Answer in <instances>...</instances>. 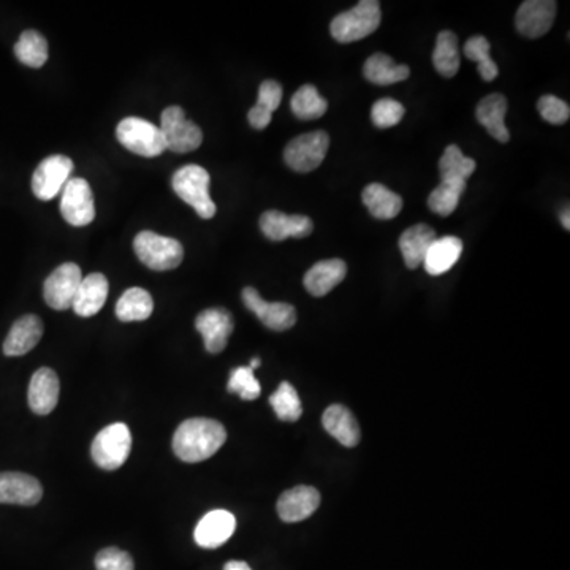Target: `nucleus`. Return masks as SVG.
Returning <instances> with one entry per match:
<instances>
[{
	"label": "nucleus",
	"mask_w": 570,
	"mask_h": 570,
	"mask_svg": "<svg viewBox=\"0 0 570 570\" xmlns=\"http://www.w3.org/2000/svg\"><path fill=\"white\" fill-rule=\"evenodd\" d=\"M322 423L328 434L344 447H355L360 442V426L347 407L341 404L328 407L327 411L323 412Z\"/></svg>",
	"instance_id": "25"
},
{
	"label": "nucleus",
	"mask_w": 570,
	"mask_h": 570,
	"mask_svg": "<svg viewBox=\"0 0 570 570\" xmlns=\"http://www.w3.org/2000/svg\"><path fill=\"white\" fill-rule=\"evenodd\" d=\"M282 102V86L278 81L266 80L260 84L259 100L257 105L271 114L278 110Z\"/></svg>",
	"instance_id": "41"
},
{
	"label": "nucleus",
	"mask_w": 570,
	"mask_h": 570,
	"mask_svg": "<svg viewBox=\"0 0 570 570\" xmlns=\"http://www.w3.org/2000/svg\"><path fill=\"white\" fill-rule=\"evenodd\" d=\"M224 570H252L249 564L243 563V561H230V563L225 564Z\"/></svg>",
	"instance_id": "43"
},
{
	"label": "nucleus",
	"mask_w": 570,
	"mask_h": 570,
	"mask_svg": "<svg viewBox=\"0 0 570 570\" xmlns=\"http://www.w3.org/2000/svg\"><path fill=\"white\" fill-rule=\"evenodd\" d=\"M97 570H133V559L127 551L116 547L105 548L95 556Z\"/></svg>",
	"instance_id": "40"
},
{
	"label": "nucleus",
	"mask_w": 570,
	"mask_h": 570,
	"mask_svg": "<svg viewBox=\"0 0 570 570\" xmlns=\"http://www.w3.org/2000/svg\"><path fill=\"white\" fill-rule=\"evenodd\" d=\"M436 240V232L430 225L417 224L407 228L399 238V249L403 252L407 268L415 270L422 265L426 252Z\"/></svg>",
	"instance_id": "26"
},
{
	"label": "nucleus",
	"mask_w": 570,
	"mask_h": 570,
	"mask_svg": "<svg viewBox=\"0 0 570 570\" xmlns=\"http://www.w3.org/2000/svg\"><path fill=\"white\" fill-rule=\"evenodd\" d=\"M243 301L249 311L262 320L265 327L274 331H285L297 322V311L289 303H268L260 297L254 287L243 290Z\"/></svg>",
	"instance_id": "13"
},
{
	"label": "nucleus",
	"mask_w": 570,
	"mask_h": 570,
	"mask_svg": "<svg viewBox=\"0 0 570 570\" xmlns=\"http://www.w3.org/2000/svg\"><path fill=\"white\" fill-rule=\"evenodd\" d=\"M208 171L200 165H186L179 168L171 179V186L181 200L192 206L202 219H213L216 216V203L209 195Z\"/></svg>",
	"instance_id": "2"
},
{
	"label": "nucleus",
	"mask_w": 570,
	"mask_h": 570,
	"mask_svg": "<svg viewBox=\"0 0 570 570\" xmlns=\"http://www.w3.org/2000/svg\"><path fill=\"white\" fill-rule=\"evenodd\" d=\"M227 431L211 418H189L181 423L173 436V452L184 463H200L222 449Z\"/></svg>",
	"instance_id": "1"
},
{
	"label": "nucleus",
	"mask_w": 570,
	"mask_h": 570,
	"mask_svg": "<svg viewBox=\"0 0 570 570\" xmlns=\"http://www.w3.org/2000/svg\"><path fill=\"white\" fill-rule=\"evenodd\" d=\"M433 64L445 78H452L460 70V48L458 37L453 32L442 31L437 35L434 46Z\"/></svg>",
	"instance_id": "30"
},
{
	"label": "nucleus",
	"mask_w": 570,
	"mask_h": 570,
	"mask_svg": "<svg viewBox=\"0 0 570 570\" xmlns=\"http://www.w3.org/2000/svg\"><path fill=\"white\" fill-rule=\"evenodd\" d=\"M247 118H249V124H251L254 129L263 130L270 126L273 114H271L270 111L263 110L259 105H255V107H252L251 111H249Z\"/></svg>",
	"instance_id": "42"
},
{
	"label": "nucleus",
	"mask_w": 570,
	"mask_h": 570,
	"mask_svg": "<svg viewBox=\"0 0 570 570\" xmlns=\"http://www.w3.org/2000/svg\"><path fill=\"white\" fill-rule=\"evenodd\" d=\"M461 254H463V241L460 238H456V236L437 238L431 244L430 249L426 252L425 260H423L426 273L431 274V276H441V274L447 273L460 260Z\"/></svg>",
	"instance_id": "24"
},
{
	"label": "nucleus",
	"mask_w": 570,
	"mask_h": 570,
	"mask_svg": "<svg viewBox=\"0 0 570 570\" xmlns=\"http://www.w3.org/2000/svg\"><path fill=\"white\" fill-rule=\"evenodd\" d=\"M116 138L124 148L141 157H157L167 151L159 127L141 118H126L116 127Z\"/></svg>",
	"instance_id": "6"
},
{
	"label": "nucleus",
	"mask_w": 570,
	"mask_h": 570,
	"mask_svg": "<svg viewBox=\"0 0 570 570\" xmlns=\"http://www.w3.org/2000/svg\"><path fill=\"white\" fill-rule=\"evenodd\" d=\"M59 392L61 384L53 369L40 368L35 371L27 392V401L32 412L37 415L51 414L59 401Z\"/></svg>",
	"instance_id": "18"
},
{
	"label": "nucleus",
	"mask_w": 570,
	"mask_h": 570,
	"mask_svg": "<svg viewBox=\"0 0 570 570\" xmlns=\"http://www.w3.org/2000/svg\"><path fill=\"white\" fill-rule=\"evenodd\" d=\"M556 7L553 0H526L515 16L518 32L528 38L544 37L555 23Z\"/></svg>",
	"instance_id": "14"
},
{
	"label": "nucleus",
	"mask_w": 570,
	"mask_h": 570,
	"mask_svg": "<svg viewBox=\"0 0 570 570\" xmlns=\"http://www.w3.org/2000/svg\"><path fill=\"white\" fill-rule=\"evenodd\" d=\"M365 78L373 84L387 86V84L399 83L411 75V70L407 65H396L392 57L387 54L377 53L369 57L363 67Z\"/></svg>",
	"instance_id": "28"
},
{
	"label": "nucleus",
	"mask_w": 570,
	"mask_h": 570,
	"mask_svg": "<svg viewBox=\"0 0 570 570\" xmlns=\"http://www.w3.org/2000/svg\"><path fill=\"white\" fill-rule=\"evenodd\" d=\"M132 449V434L124 423L103 428L91 445L92 460L105 471H114L126 463Z\"/></svg>",
	"instance_id": "5"
},
{
	"label": "nucleus",
	"mask_w": 570,
	"mask_h": 570,
	"mask_svg": "<svg viewBox=\"0 0 570 570\" xmlns=\"http://www.w3.org/2000/svg\"><path fill=\"white\" fill-rule=\"evenodd\" d=\"M227 388L228 392L236 393L244 401H254L262 393L259 380L255 379L254 371L249 366L233 369Z\"/></svg>",
	"instance_id": "37"
},
{
	"label": "nucleus",
	"mask_w": 570,
	"mask_h": 570,
	"mask_svg": "<svg viewBox=\"0 0 570 570\" xmlns=\"http://www.w3.org/2000/svg\"><path fill=\"white\" fill-rule=\"evenodd\" d=\"M43 496L42 483L23 472H0V504L35 506Z\"/></svg>",
	"instance_id": "15"
},
{
	"label": "nucleus",
	"mask_w": 570,
	"mask_h": 570,
	"mask_svg": "<svg viewBox=\"0 0 570 570\" xmlns=\"http://www.w3.org/2000/svg\"><path fill=\"white\" fill-rule=\"evenodd\" d=\"M270 404L282 422H297L303 414L300 396L289 382H282L278 390L271 395Z\"/></svg>",
	"instance_id": "35"
},
{
	"label": "nucleus",
	"mask_w": 570,
	"mask_h": 570,
	"mask_svg": "<svg viewBox=\"0 0 570 570\" xmlns=\"http://www.w3.org/2000/svg\"><path fill=\"white\" fill-rule=\"evenodd\" d=\"M537 110L545 121L555 124V126L566 124L570 118L569 105L555 95H544L542 99H539Z\"/></svg>",
	"instance_id": "39"
},
{
	"label": "nucleus",
	"mask_w": 570,
	"mask_h": 570,
	"mask_svg": "<svg viewBox=\"0 0 570 570\" xmlns=\"http://www.w3.org/2000/svg\"><path fill=\"white\" fill-rule=\"evenodd\" d=\"M507 100L502 94L487 95L480 100L475 110L477 121L488 130L491 137L507 143L510 140L509 129L506 127Z\"/></svg>",
	"instance_id": "23"
},
{
	"label": "nucleus",
	"mask_w": 570,
	"mask_h": 570,
	"mask_svg": "<svg viewBox=\"0 0 570 570\" xmlns=\"http://www.w3.org/2000/svg\"><path fill=\"white\" fill-rule=\"evenodd\" d=\"M320 504V494L316 488L295 487L281 494L278 501V513L285 523H297L306 520L316 512Z\"/></svg>",
	"instance_id": "19"
},
{
	"label": "nucleus",
	"mask_w": 570,
	"mask_h": 570,
	"mask_svg": "<svg viewBox=\"0 0 570 570\" xmlns=\"http://www.w3.org/2000/svg\"><path fill=\"white\" fill-rule=\"evenodd\" d=\"M490 42L483 35L469 38L464 45V54L469 61L479 64V73L485 81H493L498 76V65L494 64L490 56Z\"/></svg>",
	"instance_id": "36"
},
{
	"label": "nucleus",
	"mask_w": 570,
	"mask_h": 570,
	"mask_svg": "<svg viewBox=\"0 0 570 570\" xmlns=\"http://www.w3.org/2000/svg\"><path fill=\"white\" fill-rule=\"evenodd\" d=\"M15 54L19 62L31 69H40L48 61V42L37 31H26L21 34L15 45Z\"/></svg>",
	"instance_id": "33"
},
{
	"label": "nucleus",
	"mask_w": 570,
	"mask_h": 570,
	"mask_svg": "<svg viewBox=\"0 0 570 570\" xmlns=\"http://www.w3.org/2000/svg\"><path fill=\"white\" fill-rule=\"evenodd\" d=\"M195 328L202 335L206 350L209 354H221L227 347L228 338L233 333L235 323L227 309H205L198 314L195 320Z\"/></svg>",
	"instance_id": "12"
},
{
	"label": "nucleus",
	"mask_w": 570,
	"mask_h": 570,
	"mask_svg": "<svg viewBox=\"0 0 570 570\" xmlns=\"http://www.w3.org/2000/svg\"><path fill=\"white\" fill-rule=\"evenodd\" d=\"M259 366H260L259 358H252L251 365H249V368H251L252 371H254V369L259 368Z\"/></svg>",
	"instance_id": "45"
},
{
	"label": "nucleus",
	"mask_w": 570,
	"mask_h": 570,
	"mask_svg": "<svg viewBox=\"0 0 570 570\" xmlns=\"http://www.w3.org/2000/svg\"><path fill=\"white\" fill-rule=\"evenodd\" d=\"M475 160L464 156L463 151L456 145L447 146L441 160H439V173L441 179H463L468 181L475 171Z\"/></svg>",
	"instance_id": "34"
},
{
	"label": "nucleus",
	"mask_w": 570,
	"mask_h": 570,
	"mask_svg": "<svg viewBox=\"0 0 570 570\" xmlns=\"http://www.w3.org/2000/svg\"><path fill=\"white\" fill-rule=\"evenodd\" d=\"M154 301L148 290L132 287L122 293L116 304V317L121 322H141L151 317Z\"/></svg>",
	"instance_id": "29"
},
{
	"label": "nucleus",
	"mask_w": 570,
	"mask_h": 570,
	"mask_svg": "<svg viewBox=\"0 0 570 570\" xmlns=\"http://www.w3.org/2000/svg\"><path fill=\"white\" fill-rule=\"evenodd\" d=\"M43 336V322L34 314H27L13 323L4 342L7 357H21L31 352Z\"/></svg>",
	"instance_id": "21"
},
{
	"label": "nucleus",
	"mask_w": 570,
	"mask_h": 570,
	"mask_svg": "<svg viewBox=\"0 0 570 570\" xmlns=\"http://www.w3.org/2000/svg\"><path fill=\"white\" fill-rule=\"evenodd\" d=\"M363 203L369 209V213L373 214L379 221H390L395 219L401 209H403V200L398 194L387 189L384 184H369L363 190Z\"/></svg>",
	"instance_id": "27"
},
{
	"label": "nucleus",
	"mask_w": 570,
	"mask_h": 570,
	"mask_svg": "<svg viewBox=\"0 0 570 570\" xmlns=\"http://www.w3.org/2000/svg\"><path fill=\"white\" fill-rule=\"evenodd\" d=\"M72 171L73 162L69 157L61 156V154L46 157L32 176V190H34L35 197L43 202L53 200L61 194Z\"/></svg>",
	"instance_id": "10"
},
{
	"label": "nucleus",
	"mask_w": 570,
	"mask_h": 570,
	"mask_svg": "<svg viewBox=\"0 0 570 570\" xmlns=\"http://www.w3.org/2000/svg\"><path fill=\"white\" fill-rule=\"evenodd\" d=\"M347 265L344 260L330 259L317 262L304 276V287L312 297H325L346 278Z\"/></svg>",
	"instance_id": "22"
},
{
	"label": "nucleus",
	"mask_w": 570,
	"mask_h": 570,
	"mask_svg": "<svg viewBox=\"0 0 570 570\" xmlns=\"http://www.w3.org/2000/svg\"><path fill=\"white\" fill-rule=\"evenodd\" d=\"M382 21L377 0H361L349 12L341 13L331 21V37L339 43L358 42L377 31Z\"/></svg>",
	"instance_id": "3"
},
{
	"label": "nucleus",
	"mask_w": 570,
	"mask_h": 570,
	"mask_svg": "<svg viewBox=\"0 0 570 570\" xmlns=\"http://www.w3.org/2000/svg\"><path fill=\"white\" fill-rule=\"evenodd\" d=\"M464 190H466V181L463 179H441V184L428 197V206L439 216H450L460 205Z\"/></svg>",
	"instance_id": "31"
},
{
	"label": "nucleus",
	"mask_w": 570,
	"mask_h": 570,
	"mask_svg": "<svg viewBox=\"0 0 570 570\" xmlns=\"http://www.w3.org/2000/svg\"><path fill=\"white\" fill-rule=\"evenodd\" d=\"M293 114L301 121H314L327 113L328 102L317 91L316 86L304 84L290 100Z\"/></svg>",
	"instance_id": "32"
},
{
	"label": "nucleus",
	"mask_w": 570,
	"mask_h": 570,
	"mask_svg": "<svg viewBox=\"0 0 570 570\" xmlns=\"http://www.w3.org/2000/svg\"><path fill=\"white\" fill-rule=\"evenodd\" d=\"M61 213L73 227L91 224L95 217L94 195L83 178H72L62 189Z\"/></svg>",
	"instance_id": "11"
},
{
	"label": "nucleus",
	"mask_w": 570,
	"mask_h": 570,
	"mask_svg": "<svg viewBox=\"0 0 570 570\" xmlns=\"http://www.w3.org/2000/svg\"><path fill=\"white\" fill-rule=\"evenodd\" d=\"M133 249L138 260L154 271L175 270L184 259L183 244L154 232L138 233L133 240Z\"/></svg>",
	"instance_id": "4"
},
{
	"label": "nucleus",
	"mask_w": 570,
	"mask_h": 570,
	"mask_svg": "<svg viewBox=\"0 0 570 570\" xmlns=\"http://www.w3.org/2000/svg\"><path fill=\"white\" fill-rule=\"evenodd\" d=\"M159 129L164 137L165 146L170 151L186 154L202 145V129L186 118V113L181 107L165 108L160 118Z\"/></svg>",
	"instance_id": "7"
},
{
	"label": "nucleus",
	"mask_w": 570,
	"mask_h": 570,
	"mask_svg": "<svg viewBox=\"0 0 570 570\" xmlns=\"http://www.w3.org/2000/svg\"><path fill=\"white\" fill-rule=\"evenodd\" d=\"M330 137L323 130L303 133L285 146L284 160L293 171L309 173L320 167L327 156Z\"/></svg>",
	"instance_id": "8"
},
{
	"label": "nucleus",
	"mask_w": 570,
	"mask_h": 570,
	"mask_svg": "<svg viewBox=\"0 0 570 570\" xmlns=\"http://www.w3.org/2000/svg\"><path fill=\"white\" fill-rule=\"evenodd\" d=\"M81 281L83 274L76 263L69 262L59 266L48 276L43 285L46 304L56 311H67L72 308Z\"/></svg>",
	"instance_id": "9"
},
{
	"label": "nucleus",
	"mask_w": 570,
	"mask_h": 570,
	"mask_svg": "<svg viewBox=\"0 0 570 570\" xmlns=\"http://www.w3.org/2000/svg\"><path fill=\"white\" fill-rule=\"evenodd\" d=\"M570 211L569 208L566 209V211H564L563 214H561V224H563V227L566 228V230H570Z\"/></svg>",
	"instance_id": "44"
},
{
	"label": "nucleus",
	"mask_w": 570,
	"mask_h": 570,
	"mask_svg": "<svg viewBox=\"0 0 570 570\" xmlns=\"http://www.w3.org/2000/svg\"><path fill=\"white\" fill-rule=\"evenodd\" d=\"M404 107L398 100L380 99L377 100L371 110V119L373 124L379 129H388V127L396 126L403 119Z\"/></svg>",
	"instance_id": "38"
},
{
	"label": "nucleus",
	"mask_w": 570,
	"mask_h": 570,
	"mask_svg": "<svg viewBox=\"0 0 570 570\" xmlns=\"http://www.w3.org/2000/svg\"><path fill=\"white\" fill-rule=\"evenodd\" d=\"M260 228L268 240L284 241L287 238H306L311 235L314 224L308 216H289L271 209L260 217Z\"/></svg>",
	"instance_id": "16"
},
{
	"label": "nucleus",
	"mask_w": 570,
	"mask_h": 570,
	"mask_svg": "<svg viewBox=\"0 0 570 570\" xmlns=\"http://www.w3.org/2000/svg\"><path fill=\"white\" fill-rule=\"evenodd\" d=\"M108 279L102 273H92L81 281L72 309L76 316L92 317L99 314L108 298Z\"/></svg>",
	"instance_id": "20"
},
{
	"label": "nucleus",
	"mask_w": 570,
	"mask_h": 570,
	"mask_svg": "<svg viewBox=\"0 0 570 570\" xmlns=\"http://www.w3.org/2000/svg\"><path fill=\"white\" fill-rule=\"evenodd\" d=\"M235 529V515L227 510H213L198 521L194 532L195 542L202 548L213 550L224 545L233 536Z\"/></svg>",
	"instance_id": "17"
}]
</instances>
